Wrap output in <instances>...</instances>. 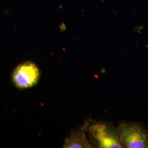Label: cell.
<instances>
[{
  "mask_svg": "<svg viewBox=\"0 0 148 148\" xmlns=\"http://www.w3.org/2000/svg\"><path fill=\"white\" fill-rule=\"evenodd\" d=\"M117 130L125 148H148V131L137 122H121Z\"/></svg>",
  "mask_w": 148,
  "mask_h": 148,
  "instance_id": "7a4b0ae2",
  "label": "cell"
},
{
  "mask_svg": "<svg viewBox=\"0 0 148 148\" xmlns=\"http://www.w3.org/2000/svg\"><path fill=\"white\" fill-rule=\"evenodd\" d=\"M40 77V71L36 64L27 61L16 67L12 73V81L18 88L25 89L36 85Z\"/></svg>",
  "mask_w": 148,
  "mask_h": 148,
  "instance_id": "3957f363",
  "label": "cell"
},
{
  "mask_svg": "<svg viewBox=\"0 0 148 148\" xmlns=\"http://www.w3.org/2000/svg\"><path fill=\"white\" fill-rule=\"evenodd\" d=\"M88 124H85L76 130L73 131L66 138L63 148H88L92 147V144L87 139L85 132L87 131Z\"/></svg>",
  "mask_w": 148,
  "mask_h": 148,
  "instance_id": "277c9868",
  "label": "cell"
},
{
  "mask_svg": "<svg viewBox=\"0 0 148 148\" xmlns=\"http://www.w3.org/2000/svg\"><path fill=\"white\" fill-rule=\"evenodd\" d=\"M88 132L99 148H125L117 128L110 123H97L90 125Z\"/></svg>",
  "mask_w": 148,
  "mask_h": 148,
  "instance_id": "6da1fadb",
  "label": "cell"
}]
</instances>
